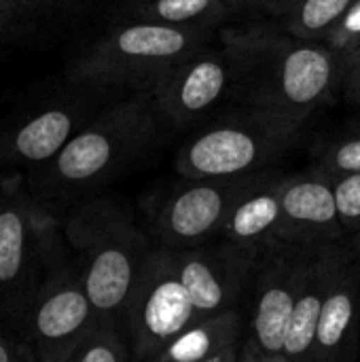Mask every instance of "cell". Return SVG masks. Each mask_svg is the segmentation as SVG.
I'll use <instances>...</instances> for the list:
<instances>
[{"instance_id": "cell-11", "label": "cell", "mask_w": 360, "mask_h": 362, "mask_svg": "<svg viewBox=\"0 0 360 362\" xmlns=\"http://www.w3.org/2000/svg\"><path fill=\"white\" fill-rule=\"evenodd\" d=\"M280 208V240L312 246L342 242L346 233L337 210L335 176L320 165L282 178Z\"/></svg>"}, {"instance_id": "cell-1", "label": "cell", "mask_w": 360, "mask_h": 362, "mask_svg": "<svg viewBox=\"0 0 360 362\" xmlns=\"http://www.w3.org/2000/svg\"><path fill=\"white\" fill-rule=\"evenodd\" d=\"M229 89L248 112L297 134L303 123L344 85L346 57L323 40L269 30L227 32Z\"/></svg>"}, {"instance_id": "cell-5", "label": "cell", "mask_w": 360, "mask_h": 362, "mask_svg": "<svg viewBox=\"0 0 360 362\" xmlns=\"http://www.w3.org/2000/svg\"><path fill=\"white\" fill-rule=\"evenodd\" d=\"M125 322L138 361H157L195 322V308L178 274L174 248L157 244L149 252L129 299Z\"/></svg>"}, {"instance_id": "cell-29", "label": "cell", "mask_w": 360, "mask_h": 362, "mask_svg": "<svg viewBox=\"0 0 360 362\" xmlns=\"http://www.w3.org/2000/svg\"><path fill=\"white\" fill-rule=\"evenodd\" d=\"M0 2H2V0H0Z\"/></svg>"}, {"instance_id": "cell-14", "label": "cell", "mask_w": 360, "mask_h": 362, "mask_svg": "<svg viewBox=\"0 0 360 362\" xmlns=\"http://www.w3.org/2000/svg\"><path fill=\"white\" fill-rule=\"evenodd\" d=\"M246 316L242 308L195 320L161 354L159 362H236L242 361Z\"/></svg>"}, {"instance_id": "cell-26", "label": "cell", "mask_w": 360, "mask_h": 362, "mask_svg": "<svg viewBox=\"0 0 360 362\" xmlns=\"http://www.w3.org/2000/svg\"><path fill=\"white\" fill-rule=\"evenodd\" d=\"M272 0H225L227 8H267Z\"/></svg>"}, {"instance_id": "cell-18", "label": "cell", "mask_w": 360, "mask_h": 362, "mask_svg": "<svg viewBox=\"0 0 360 362\" xmlns=\"http://www.w3.org/2000/svg\"><path fill=\"white\" fill-rule=\"evenodd\" d=\"M72 119L64 110H47L25 123L17 134L15 146L30 161H42L57 155L70 140Z\"/></svg>"}, {"instance_id": "cell-24", "label": "cell", "mask_w": 360, "mask_h": 362, "mask_svg": "<svg viewBox=\"0 0 360 362\" xmlns=\"http://www.w3.org/2000/svg\"><path fill=\"white\" fill-rule=\"evenodd\" d=\"M323 42L333 47L344 57L360 49V0H354L348 6V11L342 15V19L333 25Z\"/></svg>"}, {"instance_id": "cell-12", "label": "cell", "mask_w": 360, "mask_h": 362, "mask_svg": "<svg viewBox=\"0 0 360 362\" xmlns=\"http://www.w3.org/2000/svg\"><path fill=\"white\" fill-rule=\"evenodd\" d=\"M360 335V263L352 250H344L331 282L310 362L356 358Z\"/></svg>"}, {"instance_id": "cell-21", "label": "cell", "mask_w": 360, "mask_h": 362, "mask_svg": "<svg viewBox=\"0 0 360 362\" xmlns=\"http://www.w3.org/2000/svg\"><path fill=\"white\" fill-rule=\"evenodd\" d=\"M68 358L79 362H123L129 358V352L115 325H95Z\"/></svg>"}, {"instance_id": "cell-15", "label": "cell", "mask_w": 360, "mask_h": 362, "mask_svg": "<svg viewBox=\"0 0 360 362\" xmlns=\"http://www.w3.org/2000/svg\"><path fill=\"white\" fill-rule=\"evenodd\" d=\"M282 174L257 172L236 199L223 229V238L236 244L265 248L278 238Z\"/></svg>"}, {"instance_id": "cell-7", "label": "cell", "mask_w": 360, "mask_h": 362, "mask_svg": "<svg viewBox=\"0 0 360 362\" xmlns=\"http://www.w3.org/2000/svg\"><path fill=\"white\" fill-rule=\"evenodd\" d=\"M157 134V108L151 98L125 102L81 132L57 153V172L70 182L104 176L142 153Z\"/></svg>"}, {"instance_id": "cell-19", "label": "cell", "mask_w": 360, "mask_h": 362, "mask_svg": "<svg viewBox=\"0 0 360 362\" xmlns=\"http://www.w3.org/2000/svg\"><path fill=\"white\" fill-rule=\"evenodd\" d=\"M138 11L142 19L157 23L208 28L221 21L229 8L225 0H144Z\"/></svg>"}, {"instance_id": "cell-4", "label": "cell", "mask_w": 360, "mask_h": 362, "mask_svg": "<svg viewBox=\"0 0 360 362\" xmlns=\"http://www.w3.org/2000/svg\"><path fill=\"white\" fill-rule=\"evenodd\" d=\"M310 246L272 240L263 250L250 288V314L242 361L284 362V344Z\"/></svg>"}, {"instance_id": "cell-22", "label": "cell", "mask_w": 360, "mask_h": 362, "mask_svg": "<svg viewBox=\"0 0 360 362\" xmlns=\"http://www.w3.org/2000/svg\"><path fill=\"white\" fill-rule=\"evenodd\" d=\"M25 227L15 208L0 212V282H13L23 263Z\"/></svg>"}, {"instance_id": "cell-6", "label": "cell", "mask_w": 360, "mask_h": 362, "mask_svg": "<svg viewBox=\"0 0 360 362\" xmlns=\"http://www.w3.org/2000/svg\"><path fill=\"white\" fill-rule=\"evenodd\" d=\"M295 136L246 110L191 138L178 153L176 170L185 178L252 174L282 155Z\"/></svg>"}, {"instance_id": "cell-13", "label": "cell", "mask_w": 360, "mask_h": 362, "mask_svg": "<svg viewBox=\"0 0 360 362\" xmlns=\"http://www.w3.org/2000/svg\"><path fill=\"white\" fill-rule=\"evenodd\" d=\"M344 250L339 242L310 246L284 344V362H310L320 314Z\"/></svg>"}, {"instance_id": "cell-28", "label": "cell", "mask_w": 360, "mask_h": 362, "mask_svg": "<svg viewBox=\"0 0 360 362\" xmlns=\"http://www.w3.org/2000/svg\"><path fill=\"white\" fill-rule=\"evenodd\" d=\"M354 246H356V250H360V231L356 233V240H354Z\"/></svg>"}, {"instance_id": "cell-8", "label": "cell", "mask_w": 360, "mask_h": 362, "mask_svg": "<svg viewBox=\"0 0 360 362\" xmlns=\"http://www.w3.org/2000/svg\"><path fill=\"white\" fill-rule=\"evenodd\" d=\"M263 248L236 244L223 238L176 250L178 274L195 308V320L231 308H242L250 295Z\"/></svg>"}, {"instance_id": "cell-2", "label": "cell", "mask_w": 360, "mask_h": 362, "mask_svg": "<svg viewBox=\"0 0 360 362\" xmlns=\"http://www.w3.org/2000/svg\"><path fill=\"white\" fill-rule=\"evenodd\" d=\"M81 231L89 252L83 286L98 325L125 320L136 282L153 248L144 233L117 208H98Z\"/></svg>"}, {"instance_id": "cell-27", "label": "cell", "mask_w": 360, "mask_h": 362, "mask_svg": "<svg viewBox=\"0 0 360 362\" xmlns=\"http://www.w3.org/2000/svg\"><path fill=\"white\" fill-rule=\"evenodd\" d=\"M11 361V352L0 344V362H8Z\"/></svg>"}, {"instance_id": "cell-16", "label": "cell", "mask_w": 360, "mask_h": 362, "mask_svg": "<svg viewBox=\"0 0 360 362\" xmlns=\"http://www.w3.org/2000/svg\"><path fill=\"white\" fill-rule=\"evenodd\" d=\"M98 325L95 310L85 286H64L42 301L36 314V331L42 341L59 350L68 358L81 339Z\"/></svg>"}, {"instance_id": "cell-3", "label": "cell", "mask_w": 360, "mask_h": 362, "mask_svg": "<svg viewBox=\"0 0 360 362\" xmlns=\"http://www.w3.org/2000/svg\"><path fill=\"white\" fill-rule=\"evenodd\" d=\"M206 45V28L168 25L142 19L117 28L87 57L85 76L102 83H125L153 89L178 59Z\"/></svg>"}, {"instance_id": "cell-20", "label": "cell", "mask_w": 360, "mask_h": 362, "mask_svg": "<svg viewBox=\"0 0 360 362\" xmlns=\"http://www.w3.org/2000/svg\"><path fill=\"white\" fill-rule=\"evenodd\" d=\"M316 165L333 176L360 172V123L344 134L323 140L316 148Z\"/></svg>"}, {"instance_id": "cell-9", "label": "cell", "mask_w": 360, "mask_h": 362, "mask_svg": "<svg viewBox=\"0 0 360 362\" xmlns=\"http://www.w3.org/2000/svg\"><path fill=\"white\" fill-rule=\"evenodd\" d=\"M261 172V170H259ZM257 172L240 176L187 178L161 206L155 223L159 246L174 250L210 242L223 233L229 212Z\"/></svg>"}, {"instance_id": "cell-25", "label": "cell", "mask_w": 360, "mask_h": 362, "mask_svg": "<svg viewBox=\"0 0 360 362\" xmlns=\"http://www.w3.org/2000/svg\"><path fill=\"white\" fill-rule=\"evenodd\" d=\"M344 91L354 104H360V49L346 57Z\"/></svg>"}, {"instance_id": "cell-17", "label": "cell", "mask_w": 360, "mask_h": 362, "mask_svg": "<svg viewBox=\"0 0 360 362\" xmlns=\"http://www.w3.org/2000/svg\"><path fill=\"white\" fill-rule=\"evenodd\" d=\"M354 0H272L267 11L284 30L306 40H325Z\"/></svg>"}, {"instance_id": "cell-23", "label": "cell", "mask_w": 360, "mask_h": 362, "mask_svg": "<svg viewBox=\"0 0 360 362\" xmlns=\"http://www.w3.org/2000/svg\"><path fill=\"white\" fill-rule=\"evenodd\" d=\"M335 197L346 233L360 231V172L335 176Z\"/></svg>"}, {"instance_id": "cell-10", "label": "cell", "mask_w": 360, "mask_h": 362, "mask_svg": "<svg viewBox=\"0 0 360 362\" xmlns=\"http://www.w3.org/2000/svg\"><path fill=\"white\" fill-rule=\"evenodd\" d=\"M231 83V62L223 49L206 45L170 66L151 89V100L163 119L189 125L208 112Z\"/></svg>"}]
</instances>
